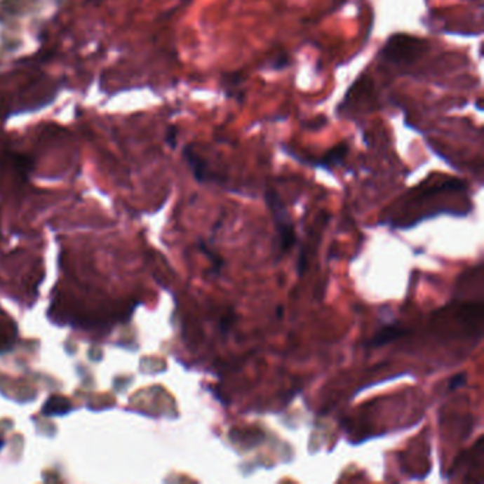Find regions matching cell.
I'll return each instance as SVG.
<instances>
[{
    "label": "cell",
    "instance_id": "277c9868",
    "mask_svg": "<svg viewBox=\"0 0 484 484\" xmlns=\"http://www.w3.org/2000/svg\"><path fill=\"white\" fill-rule=\"evenodd\" d=\"M406 334H408V331L403 328H399L398 325H385L370 340V342L367 345L370 348H378V347L391 344V342L402 338Z\"/></svg>",
    "mask_w": 484,
    "mask_h": 484
},
{
    "label": "cell",
    "instance_id": "6da1fadb",
    "mask_svg": "<svg viewBox=\"0 0 484 484\" xmlns=\"http://www.w3.org/2000/svg\"><path fill=\"white\" fill-rule=\"evenodd\" d=\"M266 203H267V208L271 212V216L274 220L276 231H277L278 241H280V249L283 253H285L294 248L295 241H297L293 220H291L288 210L285 209L281 198L278 196V194L274 189L266 191Z\"/></svg>",
    "mask_w": 484,
    "mask_h": 484
},
{
    "label": "cell",
    "instance_id": "5b68a950",
    "mask_svg": "<svg viewBox=\"0 0 484 484\" xmlns=\"http://www.w3.org/2000/svg\"><path fill=\"white\" fill-rule=\"evenodd\" d=\"M70 410H72L70 401L58 395L50 396L43 406V415L46 416H62V415L69 413Z\"/></svg>",
    "mask_w": 484,
    "mask_h": 484
},
{
    "label": "cell",
    "instance_id": "7a4b0ae2",
    "mask_svg": "<svg viewBox=\"0 0 484 484\" xmlns=\"http://www.w3.org/2000/svg\"><path fill=\"white\" fill-rule=\"evenodd\" d=\"M290 156L295 158L297 161H300L301 163H306V165H310V166H316V168H323V169H327L328 172L332 170L334 166H340L344 163V159L347 158L348 155V145L345 142H341L338 145H335L334 148H331L327 154H324L321 158L318 159H314V158H301L298 155H295L294 152L288 151L287 148L284 149Z\"/></svg>",
    "mask_w": 484,
    "mask_h": 484
},
{
    "label": "cell",
    "instance_id": "52a82bcc",
    "mask_svg": "<svg viewBox=\"0 0 484 484\" xmlns=\"http://www.w3.org/2000/svg\"><path fill=\"white\" fill-rule=\"evenodd\" d=\"M466 379H467V375H466V374H457V375H455V377L450 378V381H449V391H455V389L462 388V386L466 384Z\"/></svg>",
    "mask_w": 484,
    "mask_h": 484
},
{
    "label": "cell",
    "instance_id": "8992f818",
    "mask_svg": "<svg viewBox=\"0 0 484 484\" xmlns=\"http://www.w3.org/2000/svg\"><path fill=\"white\" fill-rule=\"evenodd\" d=\"M199 248H201V250L208 256V259L212 262V269H213L215 274L219 276L220 271H222V267H223V264H224L223 259H222L219 255H216L213 250H210V249L203 243V241H201Z\"/></svg>",
    "mask_w": 484,
    "mask_h": 484
},
{
    "label": "cell",
    "instance_id": "30bf717a",
    "mask_svg": "<svg viewBox=\"0 0 484 484\" xmlns=\"http://www.w3.org/2000/svg\"><path fill=\"white\" fill-rule=\"evenodd\" d=\"M233 321H234L233 314H227V316H224V317L222 318V321H220V330H222L223 334H227V331H229V328L231 327Z\"/></svg>",
    "mask_w": 484,
    "mask_h": 484
},
{
    "label": "cell",
    "instance_id": "8fae6325",
    "mask_svg": "<svg viewBox=\"0 0 484 484\" xmlns=\"http://www.w3.org/2000/svg\"><path fill=\"white\" fill-rule=\"evenodd\" d=\"M5 446V442L4 441H0V449H2Z\"/></svg>",
    "mask_w": 484,
    "mask_h": 484
},
{
    "label": "cell",
    "instance_id": "9c48e42d",
    "mask_svg": "<svg viewBox=\"0 0 484 484\" xmlns=\"http://www.w3.org/2000/svg\"><path fill=\"white\" fill-rule=\"evenodd\" d=\"M176 138H177V128L175 126H170L169 130H168V134H166V142L172 148L176 147Z\"/></svg>",
    "mask_w": 484,
    "mask_h": 484
},
{
    "label": "cell",
    "instance_id": "3957f363",
    "mask_svg": "<svg viewBox=\"0 0 484 484\" xmlns=\"http://www.w3.org/2000/svg\"><path fill=\"white\" fill-rule=\"evenodd\" d=\"M184 156L189 165V168L192 169V173L195 176V179L198 180V182L203 184L206 182V180L209 179H213L210 172H209V168H208V163L192 149L191 145L185 147L184 149Z\"/></svg>",
    "mask_w": 484,
    "mask_h": 484
},
{
    "label": "cell",
    "instance_id": "ba28073f",
    "mask_svg": "<svg viewBox=\"0 0 484 484\" xmlns=\"http://www.w3.org/2000/svg\"><path fill=\"white\" fill-rule=\"evenodd\" d=\"M288 65H290L288 55H287V54H283V55L276 57V62L271 65V69H274V70H281V69L287 67Z\"/></svg>",
    "mask_w": 484,
    "mask_h": 484
}]
</instances>
